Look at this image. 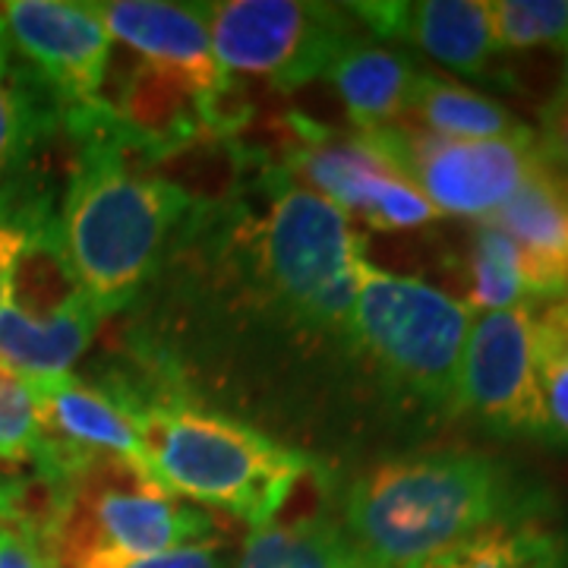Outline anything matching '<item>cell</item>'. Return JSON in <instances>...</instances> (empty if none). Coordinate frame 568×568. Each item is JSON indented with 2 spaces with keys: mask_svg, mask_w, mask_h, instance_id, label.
Returning <instances> with one entry per match:
<instances>
[{
  "mask_svg": "<svg viewBox=\"0 0 568 568\" xmlns=\"http://www.w3.org/2000/svg\"><path fill=\"white\" fill-rule=\"evenodd\" d=\"M61 474V511L39 549L48 568H130L171 549L215 544V521L133 458L89 452Z\"/></svg>",
  "mask_w": 568,
  "mask_h": 568,
  "instance_id": "8992f818",
  "label": "cell"
},
{
  "mask_svg": "<svg viewBox=\"0 0 568 568\" xmlns=\"http://www.w3.org/2000/svg\"><path fill=\"white\" fill-rule=\"evenodd\" d=\"M291 142L275 162L294 183L376 231H417L439 219L424 196L395 178L364 142L291 114Z\"/></svg>",
  "mask_w": 568,
  "mask_h": 568,
  "instance_id": "9c48e42d",
  "label": "cell"
},
{
  "mask_svg": "<svg viewBox=\"0 0 568 568\" xmlns=\"http://www.w3.org/2000/svg\"><path fill=\"white\" fill-rule=\"evenodd\" d=\"M58 133H63L61 104L0 36V209L41 186L36 162Z\"/></svg>",
  "mask_w": 568,
  "mask_h": 568,
  "instance_id": "2e32d148",
  "label": "cell"
},
{
  "mask_svg": "<svg viewBox=\"0 0 568 568\" xmlns=\"http://www.w3.org/2000/svg\"><path fill=\"white\" fill-rule=\"evenodd\" d=\"M467 332L470 310L452 294L366 265L345 354L395 414L439 426L458 417Z\"/></svg>",
  "mask_w": 568,
  "mask_h": 568,
  "instance_id": "5b68a950",
  "label": "cell"
},
{
  "mask_svg": "<svg viewBox=\"0 0 568 568\" xmlns=\"http://www.w3.org/2000/svg\"><path fill=\"white\" fill-rule=\"evenodd\" d=\"M39 452V417L29 379L0 366V462L26 467Z\"/></svg>",
  "mask_w": 568,
  "mask_h": 568,
  "instance_id": "d4e9b609",
  "label": "cell"
},
{
  "mask_svg": "<svg viewBox=\"0 0 568 568\" xmlns=\"http://www.w3.org/2000/svg\"><path fill=\"white\" fill-rule=\"evenodd\" d=\"M530 310L534 306L480 313L467 332L458 379V417L496 439L544 443Z\"/></svg>",
  "mask_w": 568,
  "mask_h": 568,
  "instance_id": "8fae6325",
  "label": "cell"
},
{
  "mask_svg": "<svg viewBox=\"0 0 568 568\" xmlns=\"http://www.w3.org/2000/svg\"><path fill=\"white\" fill-rule=\"evenodd\" d=\"M361 32L347 7L304 0L209 3L212 54L224 73H250L294 92L323 80L328 63Z\"/></svg>",
  "mask_w": 568,
  "mask_h": 568,
  "instance_id": "ba28073f",
  "label": "cell"
},
{
  "mask_svg": "<svg viewBox=\"0 0 568 568\" xmlns=\"http://www.w3.org/2000/svg\"><path fill=\"white\" fill-rule=\"evenodd\" d=\"M231 568H366L347 547L335 515L250 530Z\"/></svg>",
  "mask_w": 568,
  "mask_h": 568,
  "instance_id": "44dd1931",
  "label": "cell"
},
{
  "mask_svg": "<svg viewBox=\"0 0 568 568\" xmlns=\"http://www.w3.org/2000/svg\"><path fill=\"white\" fill-rule=\"evenodd\" d=\"M369 39L407 41L429 61L448 70L489 80L493 77V29L487 0H420V3H345Z\"/></svg>",
  "mask_w": 568,
  "mask_h": 568,
  "instance_id": "7c38bea8",
  "label": "cell"
},
{
  "mask_svg": "<svg viewBox=\"0 0 568 568\" xmlns=\"http://www.w3.org/2000/svg\"><path fill=\"white\" fill-rule=\"evenodd\" d=\"M462 282H465L467 310L470 313H499L515 306H537L530 301L521 253L508 241L506 231L493 222H477L467 241L462 260Z\"/></svg>",
  "mask_w": 568,
  "mask_h": 568,
  "instance_id": "7402d4cb",
  "label": "cell"
},
{
  "mask_svg": "<svg viewBox=\"0 0 568 568\" xmlns=\"http://www.w3.org/2000/svg\"><path fill=\"white\" fill-rule=\"evenodd\" d=\"M559 102H568V51H562V67H559V85H556V95Z\"/></svg>",
  "mask_w": 568,
  "mask_h": 568,
  "instance_id": "f1b7e54d",
  "label": "cell"
},
{
  "mask_svg": "<svg viewBox=\"0 0 568 568\" xmlns=\"http://www.w3.org/2000/svg\"><path fill=\"white\" fill-rule=\"evenodd\" d=\"M417 77L420 67L410 54L357 32L328 63L323 80L335 89L357 133H366L405 121Z\"/></svg>",
  "mask_w": 568,
  "mask_h": 568,
  "instance_id": "e0dca14e",
  "label": "cell"
},
{
  "mask_svg": "<svg viewBox=\"0 0 568 568\" xmlns=\"http://www.w3.org/2000/svg\"><path fill=\"white\" fill-rule=\"evenodd\" d=\"M534 320V369L544 407V443L568 452V297L537 304Z\"/></svg>",
  "mask_w": 568,
  "mask_h": 568,
  "instance_id": "603a6c76",
  "label": "cell"
},
{
  "mask_svg": "<svg viewBox=\"0 0 568 568\" xmlns=\"http://www.w3.org/2000/svg\"><path fill=\"white\" fill-rule=\"evenodd\" d=\"M556 515L544 480L484 448L395 452L335 496V525L366 568H410L493 528Z\"/></svg>",
  "mask_w": 568,
  "mask_h": 568,
  "instance_id": "7a4b0ae2",
  "label": "cell"
},
{
  "mask_svg": "<svg viewBox=\"0 0 568 568\" xmlns=\"http://www.w3.org/2000/svg\"><path fill=\"white\" fill-rule=\"evenodd\" d=\"M102 323L104 313L92 301L67 310L51 323H29L0 306V366L13 369L22 379L70 373Z\"/></svg>",
  "mask_w": 568,
  "mask_h": 568,
  "instance_id": "d6986e66",
  "label": "cell"
},
{
  "mask_svg": "<svg viewBox=\"0 0 568 568\" xmlns=\"http://www.w3.org/2000/svg\"><path fill=\"white\" fill-rule=\"evenodd\" d=\"M0 36H3V17H0Z\"/></svg>",
  "mask_w": 568,
  "mask_h": 568,
  "instance_id": "f546056e",
  "label": "cell"
},
{
  "mask_svg": "<svg viewBox=\"0 0 568 568\" xmlns=\"http://www.w3.org/2000/svg\"><path fill=\"white\" fill-rule=\"evenodd\" d=\"M537 133V155L552 171L568 178V102L549 99L540 108V130Z\"/></svg>",
  "mask_w": 568,
  "mask_h": 568,
  "instance_id": "484cf974",
  "label": "cell"
},
{
  "mask_svg": "<svg viewBox=\"0 0 568 568\" xmlns=\"http://www.w3.org/2000/svg\"><path fill=\"white\" fill-rule=\"evenodd\" d=\"M410 568H568V525L562 515L503 525Z\"/></svg>",
  "mask_w": 568,
  "mask_h": 568,
  "instance_id": "ffe728a7",
  "label": "cell"
},
{
  "mask_svg": "<svg viewBox=\"0 0 568 568\" xmlns=\"http://www.w3.org/2000/svg\"><path fill=\"white\" fill-rule=\"evenodd\" d=\"M67 136L77 142V162L58 227L85 297L111 316L162 272L200 212V200L123 145L108 104Z\"/></svg>",
  "mask_w": 568,
  "mask_h": 568,
  "instance_id": "3957f363",
  "label": "cell"
},
{
  "mask_svg": "<svg viewBox=\"0 0 568 568\" xmlns=\"http://www.w3.org/2000/svg\"><path fill=\"white\" fill-rule=\"evenodd\" d=\"M130 568H231V562L224 559V552L219 544H196V547H181L142 559Z\"/></svg>",
  "mask_w": 568,
  "mask_h": 568,
  "instance_id": "4316f807",
  "label": "cell"
},
{
  "mask_svg": "<svg viewBox=\"0 0 568 568\" xmlns=\"http://www.w3.org/2000/svg\"><path fill=\"white\" fill-rule=\"evenodd\" d=\"M0 17L13 54L61 104L63 126L102 108L111 36L92 3L10 0Z\"/></svg>",
  "mask_w": 568,
  "mask_h": 568,
  "instance_id": "30bf717a",
  "label": "cell"
},
{
  "mask_svg": "<svg viewBox=\"0 0 568 568\" xmlns=\"http://www.w3.org/2000/svg\"><path fill=\"white\" fill-rule=\"evenodd\" d=\"M402 123H414V126H420L433 136H443V140H537V133L528 123L518 121L508 108L474 92V89L446 80L439 73H429V70H420L407 118Z\"/></svg>",
  "mask_w": 568,
  "mask_h": 568,
  "instance_id": "ac0fdd59",
  "label": "cell"
},
{
  "mask_svg": "<svg viewBox=\"0 0 568 568\" xmlns=\"http://www.w3.org/2000/svg\"><path fill=\"white\" fill-rule=\"evenodd\" d=\"M357 140L439 215L474 222L493 219L540 162L537 140H443L414 123L376 126Z\"/></svg>",
  "mask_w": 568,
  "mask_h": 568,
  "instance_id": "52a82bcc",
  "label": "cell"
},
{
  "mask_svg": "<svg viewBox=\"0 0 568 568\" xmlns=\"http://www.w3.org/2000/svg\"><path fill=\"white\" fill-rule=\"evenodd\" d=\"M39 417V452L32 467L63 470L89 452L140 462V436L130 414L104 388L73 373L29 379Z\"/></svg>",
  "mask_w": 568,
  "mask_h": 568,
  "instance_id": "4fadbf2b",
  "label": "cell"
},
{
  "mask_svg": "<svg viewBox=\"0 0 568 568\" xmlns=\"http://www.w3.org/2000/svg\"><path fill=\"white\" fill-rule=\"evenodd\" d=\"M0 568H48L41 556L13 530L0 528Z\"/></svg>",
  "mask_w": 568,
  "mask_h": 568,
  "instance_id": "83f0119b",
  "label": "cell"
},
{
  "mask_svg": "<svg viewBox=\"0 0 568 568\" xmlns=\"http://www.w3.org/2000/svg\"><path fill=\"white\" fill-rule=\"evenodd\" d=\"M487 222L518 246L534 304L568 297V178L537 162L528 181Z\"/></svg>",
  "mask_w": 568,
  "mask_h": 568,
  "instance_id": "9a60e30c",
  "label": "cell"
},
{
  "mask_svg": "<svg viewBox=\"0 0 568 568\" xmlns=\"http://www.w3.org/2000/svg\"><path fill=\"white\" fill-rule=\"evenodd\" d=\"M111 41L118 39L136 58L171 70L196 92L212 95L224 73L209 39V3H164V0H102L92 3Z\"/></svg>",
  "mask_w": 568,
  "mask_h": 568,
  "instance_id": "5bb4252c",
  "label": "cell"
},
{
  "mask_svg": "<svg viewBox=\"0 0 568 568\" xmlns=\"http://www.w3.org/2000/svg\"><path fill=\"white\" fill-rule=\"evenodd\" d=\"M489 29L496 51H568V0H493Z\"/></svg>",
  "mask_w": 568,
  "mask_h": 568,
  "instance_id": "cb8c5ba5",
  "label": "cell"
},
{
  "mask_svg": "<svg viewBox=\"0 0 568 568\" xmlns=\"http://www.w3.org/2000/svg\"><path fill=\"white\" fill-rule=\"evenodd\" d=\"M123 410L140 436V465L168 493L237 515L253 530L282 518L316 462L260 426L183 395L181 386L149 388Z\"/></svg>",
  "mask_w": 568,
  "mask_h": 568,
  "instance_id": "277c9868",
  "label": "cell"
},
{
  "mask_svg": "<svg viewBox=\"0 0 568 568\" xmlns=\"http://www.w3.org/2000/svg\"><path fill=\"white\" fill-rule=\"evenodd\" d=\"M174 253L209 265L234 304L304 342L345 354L361 291L364 241L342 209L294 183L275 162L222 200H205Z\"/></svg>",
  "mask_w": 568,
  "mask_h": 568,
  "instance_id": "6da1fadb",
  "label": "cell"
}]
</instances>
